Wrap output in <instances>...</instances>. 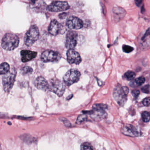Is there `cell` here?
<instances>
[{"label": "cell", "mask_w": 150, "mask_h": 150, "mask_svg": "<svg viewBox=\"0 0 150 150\" xmlns=\"http://www.w3.org/2000/svg\"><path fill=\"white\" fill-rule=\"evenodd\" d=\"M31 2L33 3L34 4L36 2V0H31Z\"/></svg>", "instance_id": "cell-33"}, {"label": "cell", "mask_w": 150, "mask_h": 150, "mask_svg": "<svg viewBox=\"0 0 150 150\" xmlns=\"http://www.w3.org/2000/svg\"><path fill=\"white\" fill-rule=\"evenodd\" d=\"M67 15V14H66V13H62V14H60V15L59 16V17L60 18H61V19H63V18H64L65 17H66Z\"/></svg>", "instance_id": "cell-32"}, {"label": "cell", "mask_w": 150, "mask_h": 150, "mask_svg": "<svg viewBox=\"0 0 150 150\" xmlns=\"http://www.w3.org/2000/svg\"><path fill=\"white\" fill-rule=\"evenodd\" d=\"M36 52L27 50H23L21 52V60L23 62H27L33 59L37 56Z\"/></svg>", "instance_id": "cell-17"}, {"label": "cell", "mask_w": 150, "mask_h": 150, "mask_svg": "<svg viewBox=\"0 0 150 150\" xmlns=\"http://www.w3.org/2000/svg\"><path fill=\"white\" fill-rule=\"evenodd\" d=\"M129 89L127 86H122L118 84L114 89L113 95L115 100L121 106H123L127 99Z\"/></svg>", "instance_id": "cell-2"}, {"label": "cell", "mask_w": 150, "mask_h": 150, "mask_svg": "<svg viewBox=\"0 0 150 150\" xmlns=\"http://www.w3.org/2000/svg\"><path fill=\"white\" fill-rule=\"evenodd\" d=\"M61 120L63 122L64 124H65L67 127H69V126H71L70 122H69V121L67 120V119H65V118H63V119H62Z\"/></svg>", "instance_id": "cell-30"}, {"label": "cell", "mask_w": 150, "mask_h": 150, "mask_svg": "<svg viewBox=\"0 0 150 150\" xmlns=\"http://www.w3.org/2000/svg\"><path fill=\"white\" fill-rule=\"evenodd\" d=\"M69 4L67 2L56 1L53 2L47 7V9L52 12H60L69 8Z\"/></svg>", "instance_id": "cell-7"}, {"label": "cell", "mask_w": 150, "mask_h": 150, "mask_svg": "<svg viewBox=\"0 0 150 150\" xmlns=\"http://www.w3.org/2000/svg\"><path fill=\"white\" fill-rule=\"evenodd\" d=\"M35 85L39 90L47 91L49 90V83L42 76H39L35 81Z\"/></svg>", "instance_id": "cell-15"}, {"label": "cell", "mask_w": 150, "mask_h": 150, "mask_svg": "<svg viewBox=\"0 0 150 150\" xmlns=\"http://www.w3.org/2000/svg\"><path fill=\"white\" fill-rule=\"evenodd\" d=\"M134 50V48L132 47L129 46L124 45L122 46V50L124 52L127 53H129L131 52H133Z\"/></svg>", "instance_id": "cell-25"}, {"label": "cell", "mask_w": 150, "mask_h": 150, "mask_svg": "<svg viewBox=\"0 0 150 150\" xmlns=\"http://www.w3.org/2000/svg\"><path fill=\"white\" fill-rule=\"evenodd\" d=\"M61 31V25L56 19L52 20L48 27V32L52 36H56Z\"/></svg>", "instance_id": "cell-14"}, {"label": "cell", "mask_w": 150, "mask_h": 150, "mask_svg": "<svg viewBox=\"0 0 150 150\" xmlns=\"http://www.w3.org/2000/svg\"><path fill=\"white\" fill-rule=\"evenodd\" d=\"M136 76V74L134 72L132 71H128L125 73L124 77L127 80L132 81L135 78Z\"/></svg>", "instance_id": "cell-21"}, {"label": "cell", "mask_w": 150, "mask_h": 150, "mask_svg": "<svg viewBox=\"0 0 150 150\" xmlns=\"http://www.w3.org/2000/svg\"><path fill=\"white\" fill-rule=\"evenodd\" d=\"M59 58V54L56 52L51 50H46L42 53L41 59L45 62H53L57 61Z\"/></svg>", "instance_id": "cell-13"}, {"label": "cell", "mask_w": 150, "mask_h": 150, "mask_svg": "<svg viewBox=\"0 0 150 150\" xmlns=\"http://www.w3.org/2000/svg\"><path fill=\"white\" fill-rule=\"evenodd\" d=\"M1 149V144H0V150Z\"/></svg>", "instance_id": "cell-34"}, {"label": "cell", "mask_w": 150, "mask_h": 150, "mask_svg": "<svg viewBox=\"0 0 150 150\" xmlns=\"http://www.w3.org/2000/svg\"><path fill=\"white\" fill-rule=\"evenodd\" d=\"M80 72L76 69H70L69 70L63 77L64 83L68 86L77 83L80 78Z\"/></svg>", "instance_id": "cell-6"}, {"label": "cell", "mask_w": 150, "mask_h": 150, "mask_svg": "<svg viewBox=\"0 0 150 150\" xmlns=\"http://www.w3.org/2000/svg\"><path fill=\"white\" fill-rule=\"evenodd\" d=\"M39 36V31L38 27L35 25H32L25 36V44L27 46H31L38 40Z\"/></svg>", "instance_id": "cell-4"}, {"label": "cell", "mask_w": 150, "mask_h": 150, "mask_svg": "<svg viewBox=\"0 0 150 150\" xmlns=\"http://www.w3.org/2000/svg\"><path fill=\"white\" fill-rule=\"evenodd\" d=\"M16 74V69L14 68H12L8 73L3 76V86L5 92H9L13 87Z\"/></svg>", "instance_id": "cell-3"}, {"label": "cell", "mask_w": 150, "mask_h": 150, "mask_svg": "<svg viewBox=\"0 0 150 150\" xmlns=\"http://www.w3.org/2000/svg\"><path fill=\"white\" fill-rule=\"evenodd\" d=\"M143 1V0H135V1L137 7H140V5L142 3Z\"/></svg>", "instance_id": "cell-31"}, {"label": "cell", "mask_w": 150, "mask_h": 150, "mask_svg": "<svg viewBox=\"0 0 150 150\" xmlns=\"http://www.w3.org/2000/svg\"><path fill=\"white\" fill-rule=\"evenodd\" d=\"M33 69L29 67H25L23 68L22 72L23 75H30L33 73Z\"/></svg>", "instance_id": "cell-23"}, {"label": "cell", "mask_w": 150, "mask_h": 150, "mask_svg": "<svg viewBox=\"0 0 150 150\" xmlns=\"http://www.w3.org/2000/svg\"><path fill=\"white\" fill-rule=\"evenodd\" d=\"M78 34L74 31H69L66 38L65 46L69 49H74L77 45Z\"/></svg>", "instance_id": "cell-9"}, {"label": "cell", "mask_w": 150, "mask_h": 150, "mask_svg": "<svg viewBox=\"0 0 150 150\" xmlns=\"http://www.w3.org/2000/svg\"><path fill=\"white\" fill-rule=\"evenodd\" d=\"M143 104L146 107H149L150 106V98H144L143 100Z\"/></svg>", "instance_id": "cell-28"}, {"label": "cell", "mask_w": 150, "mask_h": 150, "mask_svg": "<svg viewBox=\"0 0 150 150\" xmlns=\"http://www.w3.org/2000/svg\"><path fill=\"white\" fill-rule=\"evenodd\" d=\"M86 120H87V116L86 115H80L78 117L76 123L77 124H81V123L84 122Z\"/></svg>", "instance_id": "cell-24"}, {"label": "cell", "mask_w": 150, "mask_h": 150, "mask_svg": "<svg viewBox=\"0 0 150 150\" xmlns=\"http://www.w3.org/2000/svg\"><path fill=\"white\" fill-rule=\"evenodd\" d=\"M113 12L115 18L117 20H120L123 18L127 14L125 10L120 7L114 8Z\"/></svg>", "instance_id": "cell-18"}, {"label": "cell", "mask_w": 150, "mask_h": 150, "mask_svg": "<svg viewBox=\"0 0 150 150\" xmlns=\"http://www.w3.org/2000/svg\"><path fill=\"white\" fill-rule=\"evenodd\" d=\"M122 133L123 134L130 137H137L141 135V133L133 125L127 124L122 127Z\"/></svg>", "instance_id": "cell-11"}, {"label": "cell", "mask_w": 150, "mask_h": 150, "mask_svg": "<svg viewBox=\"0 0 150 150\" xmlns=\"http://www.w3.org/2000/svg\"><path fill=\"white\" fill-rule=\"evenodd\" d=\"M66 25L71 30H79L83 26V23L81 19L76 17L70 16L67 19Z\"/></svg>", "instance_id": "cell-10"}, {"label": "cell", "mask_w": 150, "mask_h": 150, "mask_svg": "<svg viewBox=\"0 0 150 150\" xmlns=\"http://www.w3.org/2000/svg\"><path fill=\"white\" fill-rule=\"evenodd\" d=\"M19 40L16 34L7 33L2 40V47L6 51H12L18 47Z\"/></svg>", "instance_id": "cell-1"}, {"label": "cell", "mask_w": 150, "mask_h": 150, "mask_svg": "<svg viewBox=\"0 0 150 150\" xmlns=\"http://www.w3.org/2000/svg\"><path fill=\"white\" fill-rule=\"evenodd\" d=\"M142 115L143 121L144 122H148L150 121V113L149 112L145 111V112H143Z\"/></svg>", "instance_id": "cell-22"}, {"label": "cell", "mask_w": 150, "mask_h": 150, "mask_svg": "<svg viewBox=\"0 0 150 150\" xmlns=\"http://www.w3.org/2000/svg\"><path fill=\"white\" fill-rule=\"evenodd\" d=\"M67 59L70 64L79 65L81 63V57L77 52L73 49H69L67 52Z\"/></svg>", "instance_id": "cell-12"}, {"label": "cell", "mask_w": 150, "mask_h": 150, "mask_svg": "<svg viewBox=\"0 0 150 150\" xmlns=\"http://www.w3.org/2000/svg\"><path fill=\"white\" fill-rule=\"evenodd\" d=\"M140 92L138 90H134L132 91V94L135 98H137L140 95Z\"/></svg>", "instance_id": "cell-29"}, {"label": "cell", "mask_w": 150, "mask_h": 150, "mask_svg": "<svg viewBox=\"0 0 150 150\" xmlns=\"http://www.w3.org/2000/svg\"><path fill=\"white\" fill-rule=\"evenodd\" d=\"M66 89L64 83L59 79L53 78L50 80L49 83V90L57 94L59 97H62L64 94Z\"/></svg>", "instance_id": "cell-5"}, {"label": "cell", "mask_w": 150, "mask_h": 150, "mask_svg": "<svg viewBox=\"0 0 150 150\" xmlns=\"http://www.w3.org/2000/svg\"><path fill=\"white\" fill-rule=\"evenodd\" d=\"M81 149V150H93L91 145L88 143H84L82 144Z\"/></svg>", "instance_id": "cell-26"}, {"label": "cell", "mask_w": 150, "mask_h": 150, "mask_svg": "<svg viewBox=\"0 0 150 150\" xmlns=\"http://www.w3.org/2000/svg\"><path fill=\"white\" fill-rule=\"evenodd\" d=\"M142 92L145 93H150V86L149 85H146L141 89Z\"/></svg>", "instance_id": "cell-27"}, {"label": "cell", "mask_w": 150, "mask_h": 150, "mask_svg": "<svg viewBox=\"0 0 150 150\" xmlns=\"http://www.w3.org/2000/svg\"><path fill=\"white\" fill-rule=\"evenodd\" d=\"M93 110L88 112L91 118L95 121H99L105 119L107 117V114L105 109L98 108H93Z\"/></svg>", "instance_id": "cell-8"}, {"label": "cell", "mask_w": 150, "mask_h": 150, "mask_svg": "<svg viewBox=\"0 0 150 150\" xmlns=\"http://www.w3.org/2000/svg\"><path fill=\"white\" fill-rule=\"evenodd\" d=\"M10 70L9 65L6 62L0 64V75H4Z\"/></svg>", "instance_id": "cell-20"}, {"label": "cell", "mask_w": 150, "mask_h": 150, "mask_svg": "<svg viewBox=\"0 0 150 150\" xmlns=\"http://www.w3.org/2000/svg\"><path fill=\"white\" fill-rule=\"evenodd\" d=\"M145 81V79L144 77H140L134 80H132L129 85L131 87H138L144 83Z\"/></svg>", "instance_id": "cell-19"}, {"label": "cell", "mask_w": 150, "mask_h": 150, "mask_svg": "<svg viewBox=\"0 0 150 150\" xmlns=\"http://www.w3.org/2000/svg\"><path fill=\"white\" fill-rule=\"evenodd\" d=\"M140 44L144 49H148L150 47V28L146 31L144 35L140 40Z\"/></svg>", "instance_id": "cell-16"}]
</instances>
